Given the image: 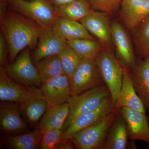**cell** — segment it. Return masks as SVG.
I'll list each match as a JSON object with an SVG mask.
<instances>
[{"instance_id": "obj_1", "label": "cell", "mask_w": 149, "mask_h": 149, "mask_svg": "<svg viewBox=\"0 0 149 149\" xmlns=\"http://www.w3.org/2000/svg\"><path fill=\"white\" fill-rule=\"evenodd\" d=\"M1 20L11 61L25 48L37 46L43 29L35 22L12 11L6 12Z\"/></svg>"}, {"instance_id": "obj_12", "label": "cell", "mask_w": 149, "mask_h": 149, "mask_svg": "<svg viewBox=\"0 0 149 149\" xmlns=\"http://www.w3.org/2000/svg\"><path fill=\"white\" fill-rule=\"evenodd\" d=\"M115 108L111 98L109 97L97 109L79 116L63 131L62 141L69 140L76 133L97 123Z\"/></svg>"}, {"instance_id": "obj_28", "label": "cell", "mask_w": 149, "mask_h": 149, "mask_svg": "<svg viewBox=\"0 0 149 149\" xmlns=\"http://www.w3.org/2000/svg\"><path fill=\"white\" fill-rule=\"evenodd\" d=\"M59 56L64 74L69 78L73 74L83 58L67 44L59 54Z\"/></svg>"}, {"instance_id": "obj_15", "label": "cell", "mask_w": 149, "mask_h": 149, "mask_svg": "<svg viewBox=\"0 0 149 149\" xmlns=\"http://www.w3.org/2000/svg\"><path fill=\"white\" fill-rule=\"evenodd\" d=\"M120 16L131 31L149 15V0H122Z\"/></svg>"}, {"instance_id": "obj_30", "label": "cell", "mask_w": 149, "mask_h": 149, "mask_svg": "<svg viewBox=\"0 0 149 149\" xmlns=\"http://www.w3.org/2000/svg\"><path fill=\"white\" fill-rule=\"evenodd\" d=\"M93 8L112 16L120 7L122 0H88Z\"/></svg>"}, {"instance_id": "obj_10", "label": "cell", "mask_w": 149, "mask_h": 149, "mask_svg": "<svg viewBox=\"0 0 149 149\" xmlns=\"http://www.w3.org/2000/svg\"><path fill=\"white\" fill-rule=\"evenodd\" d=\"M111 33L118 59L123 65L131 69L135 66L138 58L127 31L120 22L114 20L111 23Z\"/></svg>"}, {"instance_id": "obj_3", "label": "cell", "mask_w": 149, "mask_h": 149, "mask_svg": "<svg viewBox=\"0 0 149 149\" xmlns=\"http://www.w3.org/2000/svg\"><path fill=\"white\" fill-rule=\"evenodd\" d=\"M119 110L115 108L105 117L88 128L79 131L70 140L77 149H103L109 130Z\"/></svg>"}, {"instance_id": "obj_13", "label": "cell", "mask_w": 149, "mask_h": 149, "mask_svg": "<svg viewBox=\"0 0 149 149\" xmlns=\"http://www.w3.org/2000/svg\"><path fill=\"white\" fill-rule=\"evenodd\" d=\"M66 40L52 27L43 29L34 53L35 61L58 54L66 45Z\"/></svg>"}, {"instance_id": "obj_21", "label": "cell", "mask_w": 149, "mask_h": 149, "mask_svg": "<svg viewBox=\"0 0 149 149\" xmlns=\"http://www.w3.org/2000/svg\"><path fill=\"white\" fill-rule=\"evenodd\" d=\"M53 27L67 40L79 39L96 40L81 23L58 17Z\"/></svg>"}, {"instance_id": "obj_17", "label": "cell", "mask_w": 149, "mask_h": 149, "mask_svg": "<svg viewBox=\"0 0 149 149\" xmlns=\"http://www.w3.org/2000/svg\"><path fill=\"white\" fill-rule=\"evenodd\" d=\"M18 104H1L0 128L2 133H19L27 130V126L20 115L21 110Z\"/></svg>"}, {"instance_id": "obj_31", "label": "cell", "mask_w": 149, "mask_h": 149, "mask_svg": "<svg viewBox=\"0 0 149 149\" xmlns=\"http://www.w3.org/2000/svg\"><path fill=\"white\" fill-rule=\"evenodd\" d=\"M8 48L7 45L5 37L2 32L0 34V64L1 66L6 65L8 61Z\"/></svg>"}, {"instance_id": "obj_20", "label": "cell", "mask_w": 149, "mask_h": 149, "mask_svg": "<svg viewBox=\"0 0 149 149\" xmlns=\"http://www.w3.org/2000/svg\"><path fill=\"white\" fill-rule=\"evenodd\" d=\"M126 123L119 113L109 130L103 149H125L129 145Z\"/></svg>"}, {"instance_id": "obj_4", "label": "cell", "mask_w": 149, "mask_h": 149, "mask_svg": "<svg viewBox=\"0 0 149 149\" xmlns=\"http://www.w3.org/2000/svg\"><path fill=\"white\" fill-rule=\"evenodd\" d=\"M96 65L114 104L122 86L124 65L112 51L103 49L95 59Z\"/></svg>"}, {"instance_id": "obj_6", "label": "cell", "mask_w": 149, "mask_h": 149, "mask_svg": "<svg viewBox=\"0 0 149 149\" xmlns=\"http://www.w3.org/2000/svg\"><path fill=\"white\" fill-rule=\"evenodd\" d=\"M70 96L76 95L102 85L95 60L83 59L69 78Z\"/></svg>"}, {"instance_id": "obj_24", "label": "cell", "mask_w": 149, "mask_h": 149, "mask_svg": "<svg viewBox=\"0 0 149 149\" xmlns=\"http://www.w3.org/2000/svg\"><path fill=\"white\" fill-rule=\"evenodd\" d=\"M36 67L42 83L64 74L59 54L46 57L36 61Z\"/></svg>"}, {"instance_id": "obj_8", "label": "cell", "mask_w": 149, "mask_h": 149, "mask_svg": "<svg viewBox=\"0 0 149 149\" xmlns=\"http://www.w3.org/2000/svg\"><path fill=\"white\" fill-rule=\"evenodd\" d=\"M9 76L26 86H40L42 84L36 67L32 63L28 48L19 56L6 69Z\"/></svg>"}, {"instance_id": "obj_19", "label": "cell", "mask_w": 149, "mask_h": 149, "mask_svg": "<svg viewBox=\"0 0 149 149\" xmlns=\"http://www.w3.org/2000/svg\"><path fill=\"white\" fill-rule=\"evenodd\" d=\"M69 113L67 102L49 108L37 124V129L43 133L53 129H62Z\"/></svg>"}, {"instance_id": "obj_23", "label": "cell", "mask_w": 149, "mask_h": 149, "mask_svg": "<svg viewBox=\"0 0 149 149\" xmlns=\"http://www.w3.org/2000/svg\"><path fill=\"white\" fill-rule=\"evenodd\" d=\"M58 17L73 21H80L95 11L88 0H75L64 5L54 6Z\"/></svg>"}, {"instance_id": "obj_33", "label": "cell", "mask_w": 149, "mask_h": 149, "mask_svg": "<svg viewBox=\"0 0 149 149\" xmlns=\"http://www.w3.org/2000/svg\"><path fill=\"white\" fill-rule=\"evenodd\" d=\"M54 6L64 5L75 1V0H48Z\"/></svg>"}, {"instance_id": "obj_25", "label": "cell", "mask_w": 149, "mask_h": 149, "mask_svg": "<svg viewBox=\"0 0 149 149\" xmlns=\"http://www.w3.org/2000/svg\"><path fill=\"white\" fill-rule=\"evenodd\" d=\"M42 136V132L36 128L24 134L7 136L6 137V143L10 149H40Z\"/></svg>"}, {"instance_id": "obj_2", "label": "cell", "mask_w": 149, "mask_h": 149, "mask_svg": "<svg viewBox=\"0 0 149 149\" xmlns=\"http://www.w3.org/2000/svg\"><path fill=\"white\" fill-rule=\"evenodd\" d=\"M109 97L110 93L105 84L79 95L70 96L67 102L69 108V115L62 130L64 131L79 116L97 109Z\"/></svg>"}, {"instance_id": "obj_9", "label": "cell", "mask_w": 149, "mask_h": 149, "mask_svg": "<svg viewBox=\"0 0 149 149\" xmlns=\"http://www.w3.org/2000/svg\"><path fill=\"white\" fill-rule=\"evenodd\" d=\"M110 17L103 12L95 11L80 20V22L101 43L104 49L112 51Z\"/></svg>"}, {"instance_id": "obj_27", "label": "cell", "mask_w": 149, "mask_h": 149, "mask_svg": "<svg viewBox=\"0 0 149 149\" xmlns=\"http://www.w3.org/2000/svg\"><path fill=\"white\" fill-rule=\"evenodd\" d=\"M67 44L83 59L95 60L104 49L97 40L79 39L67 40Z\"/></svg>"}, {"instance_id": "obj_11", "label": "cell", "mask_w": 149, "mask_h": 149, "mask_svg": "<svg viewBox=\"0 0 149 149\" xmlns=\"http://www.w3.org/2000/svg\"><path fill=\"white\" fill-rule=\"evenodd\" d=\"M119 111L126 123L128 139L144 141L149 148V120L146 113L126 107Z\"/></svg>"}, {"instance_id": "obj_18", "label": "cell", "mask_w": 149, "mask_h": 149, "mask_svg": "<svg viewBox=\"0 0 149 149\" xmlns=\"http://www.w3.org/2000/svg\"><path fill=\"white\" fill-rule=\"evenodd\" d=\"M129 70L136 93L149 111V58H138L135 66Z\"/></svg>"}, {"instance_id": "obj_16", "label": "cell", "mask_w": 149, "mask_h": 149, "mask_svg": "<svg viewBox=\"0 0 149 149\" xmlns=\"http://www.w3.org/2000/svg\"><path fill=\"white\" fill-rule=\"evenodd\" d=\"M114 105L118 110L126 107L143 113L146 112V109L134 88L129 68L126 66H124L122 86Z\"/></svg>"}, {"instance_id": "obj_29", "label": "cell", "mask_w": 149, "mask_h": 149, "mask_svg": "<svg viewBox=\"0 0 149 149\" xmlns=\"http://www.w3.org/2000/svg\"><path fill=\"white\" fill-rule=\"evenodd\" d=\"M63 131L62 129H53L43 133L40 149H56L62 141Z\"/></svg>"}, {"instance_id": "obj_5", "label": "cell", "mask_w": 149, "mask_h": 149, "mask_svg": "<svg viewBox=\"0 0 149 149\" xmlns=\"http://www.w3.org/2000/svg\"><path fill=\"white\" fill-rule=\"evenodd\" d=\"M15 10L32 19L43 29L53 26L58 16L48 0H8Z\"/></svg>"}, {"instance_id": "obj_7", "label": "cell", "mask_w": 149, "mask_h": 149, "mask_svg": "<svg viewBox=\"0 0 149 149\" xmlns=\"http://www.w3.org/2000/svg\"><path fill=\"white\" fill-rule=\"evenodd\" d=\"M21 111L29 124H38L49 108L47 100L40 88L27 86V90L19 103Z\"/></svg>"}, {"instance_id": "obj_32", "label": "cell", "mask_w": 149, "mask_h": 149, "mask_svg": "<svg viewBox=\"0 0 149 149\" xmlns=\"http://www.w3.org/2000/svg\"><path fill=\"white\" fill-rule=\"evenodd\" d=\"M75 148L74 144L72 141L69 140L61 141L58 146L57 149H73Z\"/></svg>"}, {"instance_id": "obj_14", "label": "cell", "mask_w": 149, "mask_h": 149, "mask_svg": "<svg viewBox=\"0 0 149 149\" xmlns=\"http://www.w3.org/2000/svg\"><path fill=\"white\" fill-rule=\"evenodd\" d=\"M40 88L47 100L49 108L66 103L70 96L69 78L64 74L42 83Z\"/></svg>"}, {"instance_id": "obj_26", "label": "cell", "mask_w": 149, "mask_h": 149, "mask_svg": "<svg viewBox=\"0 0 149 149\" xmlns=\"http://www.w3.org/2000/svg\"><path fill=\"white\" fill-rule=\"evenodd\" d=\"M138 58H149V15L131 30Z\"/></svg>"}, {"instance_id": "obj_22", "label": "cell", "mask_w": 149, "mask_h": 149, "mask_svg": "<svg viewBox=\"0 0 149 149\" xmlns=\"http://www.w3.org/2000/svg\"><path fill=\"white\" fill-rule=\"evenodd\" d=\"M27 86L18 85L12 80L4 66L0 68V100L1 101L19 103L26 92Z\"/></svg>"}]
</instances>
